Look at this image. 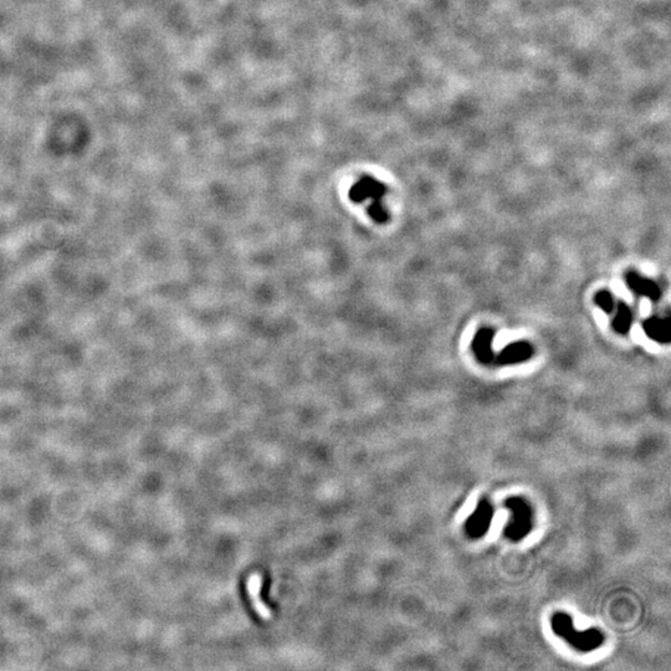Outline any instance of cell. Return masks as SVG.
<instances>
[{"instance_id":"obj_1","label":"cell","mask_w":671,"mask_h":671,"mask_svg":"<svg viewBox=\"0 0 671 671\" xmlns=\"http://www.w3.org/2000/svg\"><path fill=\"white\" fill-rule=\"evenodd\" d=\"M551 627L555 634L566 640L574 649L589 653L598 649L604 644V634L599 629L589 628L586 630L576 629L571 615L556 613L551 619Z\"/></svg>"},{"instance_id":"obj_2","label":"cell","mask_w":671,"mask_h":671,"mask_svg":"<svg viewBox=\"0 0 671 671\" xmlns=\"http://www.w3.org/2000/svg\"><path fill=\"white\" fill-rule=\"evenodd\" d=\"M505 506L510 510L511 519L506 526L505 536L511 541L524 540L533 527V512L530 504L521 497L506 500Z\"/></svg>"},{"instance_id":"obj_3","label":"cell","mask_w":671,"mask_h":671,"mask_svg":"<svg viewBox=\"0 0 671 671\" xmlns=\"http://www.w3.org/2000/svg\"><path fill=\"white\" fill-rule=\"evenodd\" d=\"M383 194H385V187L380 183L370 181V179H362L351 191V197L356 202L370 200V214L377 222H385L387 218V213L380 203V198L383 197Z\"/></svg>"},{"instance_id":"obj_4","label":"cell","mask_w":671,"mask_h":671,"mask_svg":"<svg viewBox=\"0 0 671 671\" xmlns=\"http://www.w3.org/2000/svg\"><path fill=\"white\" fill-rule=\"evenodd\" d=\"M494 514V506L491 505L489 500H481L476 510L473 511V515L470 516L466 521L465 530L469 536L471 538H480L484 536L489 530Z\"/></svg>"},{"instance_id":"obj_5","label":"cell","mask_w":671,"mask_h":671,"mask_svg":"<svg viewBox=\"0 0 671 671\" xmlns=\"http://www.w3.org/2000/svg\"><path fill=\"white\" fill-rule=\"evenodd\" d=\"M262 584H264V578H262L260 573H251L249 578H248V583H246V591H248L253 608L255 609L256 613L259 614L262 619L270 620L272 619L274 613L261 598Z\"/></svg>"},{"instance_id":"obj_6","label":"cell","mask_w":671,"mask_h":671,"mask_svg":"<svg viewBox=\"0 0 671 671\" xmlns=\"http://www.w3.org/2000/svg\"><path fill=\"white\" fill-rule=\"evenodd\" d=\"M533 349L527 342H515L506 347L497 357L499 365H516L530 358Z\"/></svg>"},{"instance_id":"obj_7","label":"cell","mask_w":671,"mask_h":671,"mask_svg":"<svg viewBox=\"0 0 671 671\" xmlns=\"http://www.w3.org/2000/svg\"><path fill=\"white\" fill-rule=\"evenodd\" d=\"M627 284L630 290L639 296H646L651 300H658L660 297V287L655 282L638 275L636 272H629L627 275Z\"/></svg>"},{"instance_id":"obj_8","label":"cell","mask_w":671,"mask_h":671,"mask_svg":"<svg viewBox=\"0 0 671 671\" xmlns=\"http://www.w3.org/2000/svg\"><path fill=\"white\" fill-rule=\"evenodd\" d=\"M494 339V332L491 330H481L473 339V352L483 363H490L494 358V351L491 349V342Z\"/></svg>"},{"instance_id":"obj_9","label":"cell","mask_w":671,"mask_h":671,"mask_svg":"<svg viewBox=\"0 0 671 671\" xmlns=\"http://www.w3.org/2000/svg\"><path fill=\"white\" fill-rule=\"evenodd\" d=\"M646 334L658 342L667 344L670 341V320L653 318L644 322Z\"/></svg>"},{"instance_id":"obj_10","label":"cell","mask_w":671,"mask_h":671,"mask_svg":"<svg viewBox=\"0 0 671 671\" xmlns=\"http://www.w3.org/2000/svg\"><path fill=\"white\" fill-rule=\"evenodd\" d=\"M631 323H633V313H631L629 306L625 302H618L617 315H615L613 321L615 331H618L619 333H627L629 331Z\"/></svg>"},{"instance_id":"obj_11","label":"cell","mask_w":671,"mask_h":671,"mask_svg":"<svg viewBox=\"0 0 671 671\" xmlns=\"http://www.w3.org/2000/svg\"><path fill=\"white\" fill-rule=\"evenodd\" d=\"M596 303L604 313H610L614 310V298L608 291H600L596 296Z\"/></svg>"}]
</instances>
